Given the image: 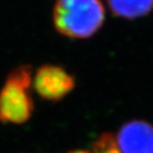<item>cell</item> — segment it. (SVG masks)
Masks as SVG:
<instances>
[{
    "label": "cell",
    "instance_id": "6da1fadb",
    "mask_svg": "<svg viewBox=\"0 0 153 153\" xmlns=\"http://www.w3.org/2000/svg\"><path fill=\"white\" fill-rule=\"evenodd\" d=\"M52 15L57 32L70 38L91 37L105 19L100 0H56Z\"/></svg>",
    "mask_w": 153,
    "mask_h": 153
},
{
    "label": "cell",
    "instance_id": "7a4b0ae2",
    "mask_svg": "<svg viewBox=\"0 0 153 153\" xmlns=\"http://www.w3.org/2000/svg\"><path fill=\"white\" fill-rule=\"evenodd\" d=\"M32 71L20 66L11 71L0 91V121L19 124L30 119L34 110L30 94Z\"/></svg>",
    "mask_w": 153,
    "mask_h": 153
},
{
    "label": "cell",
    "instance_id": "3957f363",
    "mask_svg": "<svg viewBox=\"0 0 153 153\" xmlns=\"http://www.w3.org/2000/svg\"><path fill=\"white\" fill-rule=\"evenodd\" d=\"M34 88L42 98L59 101L74 87V79L62 67L44 65L34 76Z\"/></svg>",
    "mask_w": 153,
    "mask_h": 153
},
{
    "label": "cell",
    "instance_id": "277c9868",
    "mask_svg": "<svg viewBox=\"0 0 153 153\" xmlns=\"http://www.w3.org/2000/svg\"><path fill=\"white\" fill-rule=\"evenodd\" d=\"M120 153H153V126L145 120L124 123L116 136Z\"/></svg>",
    "mask_w": 153,
    "mask_h": 153
},
{
    "label": "cell",
    "instance_id": "5b68a950",
    "mask_svg": "<svg viewBox=\"0 0 153 153\" xmlns=\"http://www.w3.org/2000/svg\"><path fill=\"white\" fill-rule=\"evenodd\" d=\"M112 13L117 17L135 19L152 11L153 0H106Z\"/></svg>",
    "mask_w": 153,
    "mask_h": 153
},
{
    "label": "cell",
    "instance_id": "8992f818",
    "mask_svg": "<svg viewBox=\"0 0 153 153\" xmlns=\"http://www.w3.org/2000/svg\"><path fill=\"white\" fill-rule=\"evenodd\" d=\"M91 153H120L116 137L110 133H104L94 143Z\"/></svg>",
    "mask_w": 153,
    "mask_h": 153
},
{
    "label": "cell",
    "instance_id": "52a82bcc",
    "mask_svg": "<svg viewBox=\"0 0 153 153\" xmlns=\"http://www.w3.org/2000/svg\"><path fill=\"white\" fill-rule=\"evenodd\" d=\"M69 153H91V151H83V150H78V151H72Z\"/></svg>",
    "mask_w": 153,
    "mask_h": 153
}]
</instances>
